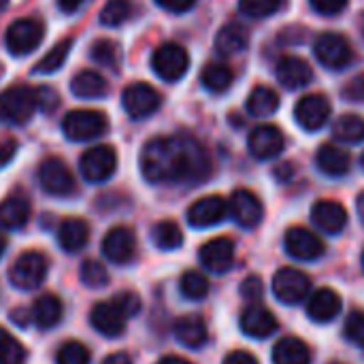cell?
<instances>
[{
  "label": "cell",
  "instance_id": "cell-40",
  "mask_svg": "<svg viewBox=\"0 0 364 364\" xmlns=\"http://www.w3.org/2000/svg\"><path fill=\"white\" fill-rule=\"evenodd\" d=\"M79 279L85 288L98 290V288H105L109 284V273H107L102 262L87 258V260H83V264L79 269Z\"/></svg>",
  "mask_w": 364,
  "mask_h": 364
},
{
  "label": "cell",
  "instance_id": "cell-1",
  "mask_svg": "<svg viewBox=\"0 0 364 364\" xmlns=\"http://www.w3.org/2000/svg\"><path fill=\"white\" fill-rule=\"evenodd\" d=\"M141 173L149 183L194 186L211 175V160L194 136H158L141 151Z\"/></svg>",
  "mask_w": 364,
  "mask_h": 364
},
{
  "label": "cell",
  "instance_id": "cell-32",
  "mask_svg": "<svg viewBox=\"0 0 364 364\" xmlns=\"http://www.w3.org/2000/svg\"><path fill=\"white\" fill-rule=\"evenodd\" d=\"M232 81H235L232 68L228 64H222V62H211L200 73V83L211 94H224L232 85Z\"/></svg>",
  "mask_w": 364,
  "mask_h": 364
},
{
  "label": "cell",
  "instance_id": "cell-33",
  "mask_svg": "<svg viewBox=\"0 0 364 364\" xmlns=\"http://www.w3.org/2000/svg\"><path fill=\"white\" fill-rule=\"evenodd\" d=\"M245 105L254 117H269L279 109V94L269 85H258L250 92Z\"/></svg>",
  "mask_w": 364,
  "mask_h": 364
},
{
  "label": "cell",
  "instance_id": "cell-5",
  "mask_svg": "<svg viewBox=\"0 0 364 364\" xmlns=\"http://www.w3.org/2000/svg\"><path fill=\"white\" fill-rule=\"evenodd\" d=\"M45 36V23L36 17L15 19L4 34V45L13 55H28L34 51Z\"/></svg>",
  "mask_w": 364,
  "mask_h": 364
},
{
  "label": "cell",
  "instance_id": "cell-11",
  "mask_svg": "<svg viewBox=\"0 0 364 364\" xmlns=\"http://www.w3.org/2000/svg\"><path fill=\"white\" fill-rule=\"evenodd\" d=\"M273 292L284 305H299L309 296L311 282L303 271L294 267H284L273 277Z\"/></svg>",
  "mask_w": 364,
  "mask_h": 364
},
{
  "label": "cell",
  "instance_id": "cell-39",
  "mask_svg": "<svg viewBox=\"0 0 364 364\" xmlns=\"http://www.w3.org/2000/svg\"><path fill=\"white\" fill-rule=\"evenodd\" d=\"M132 15V4L130 0H109L102 11H100V23L107 28H117L124 21H128V17Z\"/></svg>",
  "mask_w": 364,
  "mask_h": 364
},
{
  "label": "cell",
  "instance_id": "cell-14",
  "mask_svg": "<svg viewBox=\"0 0 364 364\" xmlns=\"http://www.w3.org/2000/svg\"><path fill=\"white\" fill-rule=\"evenodd\" d=\"M228 215L241 228H256L262 222L264 207L252 190H235L228 200Z\"/></svg>",
  "mask_w": 364,
  "mask_h": 364
},
{
  "label": "cell",
  "instance_id": "cell-24",
  "mask_svg": "<svg viewBox=\"0 0 364 364\" xmlns=\"http://www.w3.org/2000/svg\"><path fill=\"white\" fill-rule=\"evenodd\" d=\"M90 241V224L81 218H66L58 226V243L64 252L77 254Z\"/></svg>",
  "mask_w": 364,
  "mask_h": 364
},
{
  "label": "cell",
  "instance_id": "cell-48",
  "mask_svg": "<svg viewBox=\"0 0 364 364\" xmlns=\"http://www.w3.org/2000/svg\"><path fill=\"white\" fill-rule=\"evenodd\" d=\"M343 96L352 102H364V73L356 75L343 90Z\"/></svg>",
  "mask_w": 364,
  "mask_h": 364
},
{
  "label": "cell",
  "instance_id": "cell-28",
  "mask_svg": "<svg viewBox=\"0 0 364 364\" xmlns=\"http://www.w3.org/2000/svg\"><path fill=\"white\" fill-rule=\"evenodd\" d=\"M30 220V203L21 194H11L0 203V228L19 230Z\"/></svg>",
  "mask_w": 364,
  "mask_h": 364
},
{
  "label": "cell",
  "instance_id": "cell-15",
  "mask_svg": "<svg viewBox=\"0 0 364 364\" xmlns=\"http://www.w3.org/2000/svg\"><path fill=\"white\" fill-rule=\"evenodd\" d=\"M247 147H250V154L256 160H271V158H277L284 151L286 139H284V132L277 126L262 124V126H258V128H254L250 132Z\"/></svg>",
  "mask_w": 364,
  "mask_h": 364
},
{
  "label": "cell",
  "instance_id": "cell-23",
  "mask_svg": "<svg viewBox=\"0 0 364 364\" xmlns=\"http://www.w3.org/2000/svg\"><path fill=\"white\" fill-rule=\"evenodd\" d=\"M343 309L341 296L331 288H320L307 299V316L318 324L333 322Z\"/></svg>",
  "mask_w": 364,
  "mask_h": 364
},
{
  "label": "cell",
  "instance_id": "cell-27",
  "mask_svg": "<svg viewBox=\"0 0 364 364\" xmlns=\"http://www.w3.org/2000/svg\"><path fill=\"white\" fill-rule=\"evenodd\" d=\"M247 45H250V32L239 21H228L226 26L220 28L215 36V49L222 55H237L245 51Z\"/></svg>",
  "mask_w": 364,
  "mask_h": 364
},
{
  "label": "cell",
  "instance_id": "cell-41",
  "mask_svg": "<svg viewBox=\"0 0 364 364\" xmlns=\"http://www.w3.org/2000/svg\"><path fill=\"white\" fill-rule=\"evenodd\" d=\"M26 348L4 328H0V364H23Z\"/></svg>",
  "mask_w": 364,
  "mask_h": 364
},
{
  "label": "cell",
  "instance_id": "cell-13",
  "mask_svg": "<svg viewBox=\"0 0 364 364\" xmlns=\"http://www.w3.org/2000/svg\"><path fill=\"white\" fill-rule=\"evenodd\" d=\"M284 245H286L288 256H292L294 260H303V262H314V260L322 258L326 252L324 241L314 230L303 228V226L288 228V232L284 237Z\"/></svg>",
  "mask_w": 364,
  "mask_h": 364
},
{
  "label": "cell",
  "instance_id": "cell-22",
  "mask_svg": "<svg viewBox=\"0 0 364 364\" xmlns=\"http://www.w3.org/2000/svg\"><path fill=\"white\" fill-rule=\"evenodd\" d=\"M239 324H241V331L247 337H254V339H267V337H271L277 331V320H275L273 311L267 309L260 303L250 305L241 314V322Z\"/></svg>",
  "mask_w": 364,
  "mask_h": 364
},
{
  "label": "cell",
  "instance_id": "cell-42",
  "mask_svg": "<svg viewBox=\"0 0 364 364\" xmlns=\"http://www.w3.org/2000/svg\"><path fill=\"white\" fill-rule=\"evenodd\" d=\"M92 354L79 341H66L55 352V364H90Z\"/></svg>",
  "mask_w": 364,
  "mask_h": 364
},
{
  "label": "cell",
  "instance_id": "cell-56",
  "mask_svg": "<svg viewBox=\"0 0 364 364\" xmlns=\"http://www.w3.org/2000/svg\"><path fill=\"white\" fill-rule=\"evenodd\" d=\"M290 168H292V164H282V166H277V168H275V175H277V177H282V179H286L288 175H292V171H290Z\"/></svg>",
  "mask_w": 364,
  "mask_h": 364
},
{
  "label": "cell",
  "instance_id": "cell-46",
  "mask_svg": "<svg viewBox=\"0 0 364 364\" xmlns=\"http://www.w3.org/2000/svg\"><path fill=\"white\" fill-rule=\"evenodd\" d=\"M241 296L245 301H250L252 305L260 303L264 299V286H262V279L258 275H250L243 279L241 284Z\"/></svg>",
  "mask_w": 364,
  "mask_h": 364
},
{
  "label": "cell",
  "instance_id": "cell-44",
  "mask_svg": "<svg viewBox=\"0 0 364 364\" xmlns=\"http://www.w3.org/2000/svg\"><path fill=\"white\" fill-rule=\"evenodd\" d=\"M346 339L364 348V311H352L346 320Z\"/></svg>",
  "mask_w": 364,
  "mask_h": 364
},
{
  "label": "cell",
  "instance_id": "cell-43",
  "mask_svg": "<svg viewBox=\"0 0 364 364\" xmlns=\"http://www.w3.org/2000/svg\"><path fill=\"white\" fill-rule=\"evenodd\" d=\"M284 0H239V11L252 19H264L282 9Z\"/></svg>",
  "mask_w": 364,
  "mask_h": 364
},
{
  "label": "cell",
  "instance_id": "cell-61",
  "mask_svg": "<svg viewBox=\"0 0 364 364\" xmlns=\"http://www.w3.org/2000/svg\"><path fill=\"white\" fill-rule=\"evenodd\" d=\"M363 267H364V252H363Z\"/></svg>",
  "mask_w": 364,
  "mask_h": 364
},
{
  "label": "cell",
  "instance_id": "cell-59",
  "mask_svg": "<svg viewBox=\"0 0 364 364\" xmlns=\"http://www.w3.org/2000/svg\"><path fill=\"white\" fill-rule=\"evenodd\" d=\"M9 6V0H0V13Z\"/></svg>",
  "mask_w": 364,
  "mask_h": 364
},
{
  "label": "cell",
  "instance_id": "cell-30",
  "mask_svg": "<svg viewBox=\"0 0 364 364\" xmlns=\"http://www.w3.org/2000/svg\"><path fill=\"white\" fill-rule=\"evenodd\" d=\"M70 92L77 98L94 100V98H105L109 92V85H107V79L98 70H81L70 79Z\"/></svg>",
  "mask_w": 364,
  "mask_h": 364
},
{
  "label": "cell",
  "instance_id": "cell-20",
  "mask_svg": "<svg viewBox=\"0 0 364 364\" xmlns=\"http://www.w3.org/2000/svg\"><path fill=\"white\" fill-rule=\"evenodd\" d=\"M275 77H277L279 85H284L286 90H301V87L311 83L314 70H311L309 62H305L303 58H299V55H284L277 62Z\"/></svg>",
  "mask_w": 364,
  "mask_h": 364
},
{
  "label": "cell",
  "instance_id": "cell-45",
  "mask_svg": "<svg viewBox=\"0 0 364 364\" xmlns=\"http://www.w3.org/2000/svg\"><path fill=\"white\" fill-rule=\"evenodd\" d=\"M113 303L122 309V314H124L126 318H134V316H139V311H141V299H139L136 292H130V290L117 292V294L113 296Z\"/></svg>",
  "mask_w": 364,
  "mask_h": 364
},
{
  "label": "cell",
  "instance_id": "cell-10",
  "mask_svg": "<svg viewBox=\"0 0 364 364\" xmlns=\"http://www.w3.org/2000/svg\"><path fill=\"white\" fill-rule=\"evenodd\" d=\"M38 183L43 192L51 196H70L75 192V177L73 171L60 158H45L38 166Z\"/></svg>",
  "mask_w": 364,
  "mask_h": 364
},
{
  "label": "cell",
  "instance_id": "cell-54",
  "mask_svg": "<svg viewBox=\"0 0 364 364\" xmlns=\"http://www.w3.org/2000/svg\"><path fill=\"white\" fill-rule=\"evenodd\" d=\"M100 364H132L130 360V356L128 354H124V352H117V354H111V356H107L105 360Z\"/></svg>",
  "mask_w": 364,
  "mask_h": 364
},
{
  "label": "cell",
  "instance_id": "cell-6",
  "mask_svg": "<svg viewBox=\"0 0 364 364\" xmlns=\"http://www.w3.org/2000/svg\"><path fill=\"white\" fill-rule=\"evenodd\" d=\"M314 53L318 62L331 70H343L354 60L350 41L341 36L339 32H322L314 43Z\"/></svg>",
  "mask_w": 364,
  "mask_h": 364
},
{
  "label": "cell",
  "instance_id": "cell-12",
  "mask_svg": "<svg viewBox=\"0 0 364 364\" xmlns=\"http://www.w3.org/2000/svg\"><path fill=\"white\" fill-rule=\"evenodd\" d=\"M331 113H333V107L324 94H307L294 107V119L307 132L322 130L328 124Z\"/></svg>",
  "mask_w": 364,
  "mask_h": 364
},
{
  "label": "cell",
  "instance_id": "cell-37",
  "mask_svg": "<svg viewBox=\"0 0 364 364\" xmlns=\"http://www.w3.org/2000/svg\"><path fill=\"white\" fill-rule=\"evenodd\" d=\"M209 279L198 271H186L179 279V292L188 301H203L209 294Z\"/></svg>",
  "mask_w": 364,
  "mask_h": 364
},
{
  "label": "cell",
  "instance_id": "cell-58",
  "mask_svg": "<svg viewBox=\"0 0 364 364\" xmlns=\"http://www.w3.org/2000/svg\"><path fill=\"white\" fill-rule=\"evenodd\" d=\"M4 250H6V239H4V235H0V258L4 256Z\"/></svg>",
  "mask_w": 364,
  "mask_h": 364
},
{
  "label": "cell",
  "instance_id": "cell-55",
  "mask_svg": "<svg viewBox=\"0 0 364 364\" xmlns=\"http://www.w3.org/2000/svg\"><path fill=\"white\" fill-rule=\"evenodd\" d=\"M158 364H192V363H188L186 358H179V356H164L162 360H158Z\"/></svg>",
  "mask_w": 364,
  "mask_h": 364
},
{
  "label": "cell",
  "instance_id": "cell-34",
  "mask_svg": "<svg viewBox=\"0 0 364 364\" xmlns=\"http://www.w3.org/2000/svg\"><path fill=\"white\" fill-rule=\"evenodd\" d=\"M333 134L341 143L358 145L364 141V117L356 113H346L333 124Z\"/></svg>",
  "mask_w": 364,
  "mask_h": 364
},
{
  "label": "cell",
  "instance_id": "cell-21",
  "mask_svg": "<svg viewBox=\"0 0 364 364\" xmlns=\"http://www.w3.org/2000/svg\"><path fill=\"white\" fill-rule=\"evenodd\" d=\"M311 222L326 235H339L348 226V211L337 200H318L311 207Z\"/></svg>",
  "mask_w": 364,
  "mask_h": 364
},
{
  "label": "cell",
  "instance_id": "cell-3",
  "mask_svg": "<svg viewBox=\"0 0 364 364\" xmlns=\"http://www.w3.org/2000/svg\"><path fill=\"white\" fill-rule=\"evenodd\" d=\"M109 130V119L102 111L94 109H75L68 111L62 119V132L66 139L79 143V141H92L96 136H102Z\"/></svg>",
  "mask_w": 364,
  "mask_h": 364
},
{
  "label": "cell",
  "instance_id": "cell-49",
  "mask_svg": "<svg viewBox=\"0 0 364 364\" xmlns=\"http://www.w3.org/2000/svg\"><path fill=\"white\" fill-rule=\"evenodd\" d=\"M58 107V94L51 87H38V109L51 113Z\"/></svg>",
  "mask_w": 364,
  "mask_h": 364
},
{
  "label": "cell",
  "instance_id": "cell-60",
  "mask_svg": "<svg viewBox=\"0 0 364 364\" xmlns=\"http://www.w3.org/2000/svg\"><path fill=\"white\" fill-rule=\"evenodd\" d=\"M360 166H363V171H364V154H363V158H360Z\"/></svg>",
  "mask_w": 364,
  "mask_h": 364
},
{
  "label": "cell",
  "instance_id": "cell-35",
  "mask_svg": "<svg viewBox=\"0 0 364 364\" xmlns=\"http://www.w3.org/2000/svg\"><path fill=\"white\" fill-rule=\"evenodd\" d=\"M151 241L158 250L162 252H173L177 247H181L183 243V232L179 228L177 222L173 220H162L151 228Z\"/></svg>",
  "mask_w": 364,
  "mask_h": 364
},
{
  "label": "cell",
  "instance_id": "cell-25",
  "mask_svg": "<svg viewBox=\"0 0 364 364\" xmlns=\"http://www.w3.org/2000/svg\"><path fill=\"white\" fill-rule=\"evenodd\" d=\"M316 164L318 168L328 175V177H343L350 173V166H352V156L339 147V145H333V143H326L318 149L316 154Z\"/></svg>",
  "mask_w": 364,
  "mask_h": 364
},
{
  "label": "cell",
  "instance_id": "cell-2",
  "mask_svg": "<svg viewBox=\"0 0 364 364\" xmlns=\"http://www.w3.org/2000/svg\"><path fill=\"white\" fill-rule=\"evenodd\" d=\"M38 109V90L30 85H11L0 92V122L21 126Z\"/></svg>",
  "mask_w": 364,
  "mask_h": 364
},
{
  "label": "cell",
  "instance_id": "cell-57",
  "mask_svg": "<svg viewBox=\"0 0 364 364\" xmlns=\"http://www.w3.org/2000/svg\"><path fill=\"white\" fill-rule=\"evenodd\" d=\"M356 209H358V215H360V222L364 224V192L356 198Z\"/></svg>",
  "mask_w": 364,
  "mask_h": 364
},
{
  "label": "cell",
  "instance_id": "cell-31",
  "mask_svg": "<svg viewBox=\"0 0 364 364\" xmlns=\"http://www.w3.org/2000/svg\"><path fill=\"white\" fill-rule=\"evenodd\" d=\"M273 364H311V350L303 339L284 337L273 348Z\"/></svg>",
  "mask_w": 364,
  "mask_h": 364
},
{
  "label": "cell",
  "instance_id": "cell-9",
  "mask_svg": "<svg viewBox=\"0 0 364 364\" xmlns=\"http://www.w3.org/2000/svg\"><path fill=\"white\" fill-rule=\"evenodd\" d=\"M160 105H162V96L149 83L136 81L122 92V107L132 119H145L154 115L160 109Z\"/></svg>",
  "mask_w": 364,
  "mask_h": 364
},
{
  "label": "cell",
  "instance_id": "cell-16",
  "mask_svg": "<svg viewBox=\"0 0 364 364\" xmlns=\"http://www.w3.org/2000/svg\"><path fill=\"white\" fill-rule=\"evenodd\" d=\"M198 260L207 271H211L215 275L230 271V267L235 262V241L228 237H215V239L207 241L198 252Z\"/></svg>",
  "mask_w": 364,
  "mask_h": 364
},
{
  "label": "cell",
  "instance_id": "cell-18",
  "mask_svg": "<svg viewBox=\"0 0 364 364\" xmlns=\"http://www.w3.org/2000/svg\"><path fill=\"white\" fill-rule=\"evenodd\" d=\"M134 252H136V237L128 226H115L102 239V254L109 262L126 264L134 258Z\"/></svg>",
  "mask_w": 364,
  "mask_h": 364
},
{
  "label": "cell",
  "instance_id": "cell-52",
  "mask_svg": "<svg viewBox=\"0 0 364 364\" xmlns=\"http://www.w3.org/2000/svg\"><path fill=\"white\" fill-rule=\"evenodd\" d=\"M224 364H258V360L254 354H250L245 350H235L224 358Z\"/></svg>",
  "mask_w": 364,
  "mask_h": 364
},
{
  "label": "cell",
  "instance_id": "cell-62",
  "mask_svg": "<svg viewBox=\"0 0 364 364\" xmlns=\"http://www.w3.org/2000/svg\"><path fill=\"white\" fill-rule=\"evenodd\" d=\"M333 364H341V363H333Z\"/></svg>",
  "mask_w": 364,
  "mask_h": 364
},
{
  "label": "cell",
  "instance_id": "cell-8",
  "mask_svg": "<svg viewBox=\"0 0 364 364\" xmlns=\"http://www.w3.org/2000/svg\"><path fill=\"white\" fill-rule=\"evenodd\" d=\"M117 168V154L111 145H96L83 151L79 160V171L90 183H105L113 177Z\"/></svg>",
  "mask_w": 364,
  "mask_h": 364
},
{
  "label": "cell",
  "instance_id": "cell-7",
  "mask_svg": "<svg viewBox=\"0 0 364 364\" xmlns=\"http://www.w3.org/2000/svg\"><path fill=\"white\" fill-rule=\"evenodd\" d=\"M151 68H154V73L162 81L175 83V81H179L188 73V68H190V55H188V51L181 45H177V43H164V45H160L154 51V55H151Z\"/></svg>",
  "mask_w": 364,
  "mask_h": 364
},
{
  "label": "cell",
  "instance_id": "cell-47",
  "mask_svg": "<svg viewBox=\"0 0 364 364\" xmlns=\"http://www.w3.org/2000/svg\"><path fill=\"white\" fill-rule=\"evenodd\" d=\"M350 0H311V6L316 13L324 15V17H333L339 15L341 11H346Z\"/></svg>",
  "mask_w": 364,
  "mask_h": 364
},
{
  "label": "cell",
  "instance_id": "cell-19",
  "mask_svg": "<svg viewBox=\"0 0 364 364\" xmlns=\"http://www.w3.org/2000/svg\"><path fill=\"white\" fill-rule=\"evenodd\" d=\"M126 316L122 314V309L113 303V301H105V303H96L90 311V324L96 333H100L102 337L115 339L126 331Z\"/></svg>",
  "mask_w": 364,
  "mask_h": 364
},
{
  "label": "cell",
  "instance_id": "cell-4",
  "mask_svg": "<svg viewBox=\"0 0 364 364\" xmlns=\"http://www.w3.org/2000/svg\"><path fill=\"white\" fill-rule=\"evenodd\" d=\"M47 269H49V262H47L45 254H41V252H23L11 264L9 282H11L13 288H17L21 292H30V290H36L45 282Z\"/></svg>",
  "mask_w": 364,
  "mask_h": 364
},
{
  "label": "cell",
  "instance_id": "cell-29",
  "mask_svg": "<svg viewBox=\"0 0 364 364\" xmlns=\"http://www.w3.org/2000/svg\"><path fill=\"white\" fill-rule=\"evenodd\" d=\"M175 337L183 348L198 350L209 339L207 324L200 316H183L175 322Z\"/></svg>",
  "mask_w": 364,
  "mask_h": 364
},
{
  "label": "cell",
  "instance_id": "cell-38",
  "mask_svg": "<svg viewBox=\"0 0 364 364\" xmlns=\"http://www.w3.org/2000/svg\"><path fill=\"white\" fill-rule=\"evenodd\" d=\"M90 58H92L96 64H100V66H105V68H111V70H117V66H119V49H117V45H115L113 41H109V38H100V41L92 43V47H90Z\"/></svg>",
  "mask_w": 364,
  "mask_h": 364
},
{
  "label": "cell",
  "instance_id": "cell-26",
  "mask_svg": "<svg viewBox=\"0 0 364 364\" xmlns=\"http://www.w3.org/2000/svg\"><path fill=\"white\" fill-rule=\"evenodd\" d=\"M62 314H64V307H62V301L55 296V294H43L34 301L32 309H30V318H32V324L41 331H49L53 326L60 324L62 320Z\"/></svg>",
  "mask_w": 364,
  "mask_h": 364
},
{
  "label": "cell",
  "instance_id": "cell-50",
  "mask_svg": "<svg viewBox=\"0 0 364 364\" xmlns=\"http://www.w3.org/2000/svg\"><path fill=\"white\" fill-rule=\"evenodd\" d=\"M158 6H162L168 13H188L190 9H194L196 0H156Z\"/></svg>",
  "mask_w": 364,
  "mask_h": 364
},
{
  "label": "cell",
  "instance_id": "cell-53",
  "mask_svg": "<svg viewBox=\"0 0 364 364\" xmlns=\"http://www.w3.org/2000/svg\"><path fill=\"white\" fill-rule=\"evenodd\" d=\"M81 6H83V0H58V9L66 15L77 13Z\"/></svg>",
  "mask_w": 364,
  "mask_h": 364
},
{
  "label": "cell",
  "instance_id": "cell-36",
  "mask_svg": "<svg viewBox=\"0 0 364 364\" xmlns=\"http://www.w3.org/2000/svg\"><path fill=\"white\" fill-rule=\"evenodd\" d=\"M70 47H73V38H64V41L55 43V45L49 49V53H45V55L36 62L34 73H36V75H49V73L60 70L62 64L66 62L68 53H70Z\"/></svg>",
  "mask_w": 364,
  "mask_h": 364
},
{
  "label": "cell",
  "instance_id": "cell-17",
  "mask_svg": "<svg viewBox=\"0 0 364 364\" xmlns=\"http://www.w3.org/2000/svg\"><path fill=\"white\" fill-rule=\"evenodd\" d=\"M228 215V203L222 196H203L188 209V224L192 228H211L218 226Z\"/></svg>",
  "mask_w": 364,
  "mask_h": 364
},
{
  "label": "cell",
  "instance_id": "cell-51",
  "mask_svg": "<svg viewBox=\"0 0 364 364\" xmlns=\"http://www.w3.org/2000/svg\"><path fill=\"white\" fill-rule=\"evenodd\" d=\"M17 154V141L15 139H4L0 141V168H4Z\"/></svg>",
  "mask_w": 364,
  "mask_h": 364
}]
</instances>
